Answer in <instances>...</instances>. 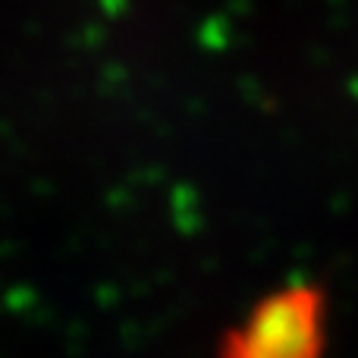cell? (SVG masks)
Wrapping results in <instances>:
<instances>
[{
  "label": "cell",
  "mask_w": 358,
  "mask_h": 358,
  "mask_svg": "<svg viewBox=\"0 0 358 358\" xmlns=\"http://www.w3.org/2000/svg\"><path fill=\"white\" fill-rule=\"evenodd\" d=\"M321 292L311 286H286L267 292L227 330L217 358H321Z\"/></svg>",
  "instance_id": "cell-1"
}]
</instances>
